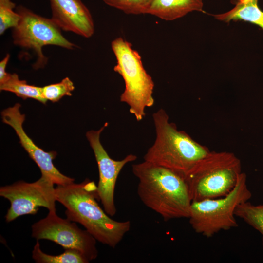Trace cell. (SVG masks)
<instances>
[{
    "mask_svg": "<svg viewBox=\"0 0 263 263\" xmlns=\"http://www.w3.org/2000/svg\"><path fill=\"white\" fill-rule=\"evenodd\" d=\"M56 201L66 208L67 218L82 225L96 240L114 248L130 231V221L112 219L97 202V186L86 179L81 183L57 185Z\"/></svg>",
    "mask_w": 263,
    "mask_h": 263,
    "instance_id": "6da1fadb",
    "label": "cell"
},
{
    "mask_svg": "<svg viewBox=\"0 0 263 263\" xmlns=\"http://www.w3.org/2000/svg\"><path fill=\"white\" fill-rule=\"evenodd\" d=\"M142 202L165 221L188 218L192 201L184 178L172 170L144 161L133 164Z\"/></svg>",
    "mask_w": 263,
    "mask_h": 263,
    "instance_id": "7a4b0ae2",
    "label": "cell"
},
{
    "mask_svg": "<svg viewBox=\"0 0 263 263\" xmlns=\"http://www.w3.org/2000/svg\"><path fill=\"white\" fill-rule=\"evenodd\" d=\"M156 138L144 160L168 169L185 179L195 165L209 152L188 133L169 121L163 109L152 114Z\"/></svg>",
    "mask_w": 263,
    "mask_h": 263,
    "instance_id": "3957f363",
    "label": "cell"
},
{
    "mask_svg": "<svg viewBox=\"0 0 263 263\" xmlns=\"http://www.w3.org/2000/svg\"><path fill=\"white\" fill-rule=\"evenodd\" d=\"M242 172L241 162L233 153L209 151L185 178L192 202L226 195Z\"/></svg>",
    "mask_w": 263,
    "mask_h": 263,
    "instance_id": "277c9868",
    "label": "cell"
},
{
    "mask_svg": "<svg viewBox=\"0 0 263 263\" xmlns=\"http://www.w3.org/2000/svg\"><path fill=\"white\" fill-rule=\"evenodd\" d=\"M111 48L116 59L113 70L125 83L120 101L127 104L130 113L140 121L146 115L145 108L154 103V83L144 68L140 55L131 43L118 37L112 41Z\"/></svg>",
    "mask_w": 263,
    "mask_h": 263,
    "instance_id": "5b68a950",
    "label": "cell"
},
{
    "mask_svg": "<svg viewBox=\"0 0 263 263\" xmlns=\"http://www.w3.org/2000/svg\"><path fill=\"white\" fill-rule=\"evenodd\" d=\"M251 197L246 174L242 172L235 186L226 195L192 202L189 223L196 233L207 238H211L221 231L236 228L238 226L235 215L236 208Z\"/></svg>",
    "mask_w": 263,
    "mask_h": 263,
    "instance_id": "8992f818",
    "label": "cell"
},
{
    "mask_svg": "<svg viewBox=\"0 0 263 263\" xmlns=\"http://www.w3.org/2000/svg\"><path fill=\"white\" fill-rule=\"evenodd\" d=\"M16 11L20 19L13 28V43L35 53L37 60L33 66L34 69L43 68L47 63L48 58L42 52L44 46L55 45L70 50L76 48L62 35L61 29L51 18L39 16L22 5L18 6Z\"/></svg>",
    "mask_w": 263,
    "mask_h": 263,
    "instance_id": "52a82bcc",
    "label": "cell"
},
{
    "mask_svg": "<svg viewBox=\"0 0 263 263\" xmlns=\"http://www.w3.org/2000/svg\"><path fill=\"white\" fill-rule=\"evenodd\" d=\"M54 185L49 178L41 175L34 182L19 181L1 187L0 196L10 203L5 215L6 222H11L24 215H35L40 207H45L49 211H56Z\"/></svg>",
    "mask_w": 263,
    "mask_h": 263,
    "instance_id": "ba28073f",
    "label": "cell"
},
{
    "mask_svg": "<svg viewBox=\"0 0 263 263\" xmlns=\"http://www.w3.org/2000/svg\"><path fill=\"white\" fill-rule=\"evenodd\" d=\"M32 236L38 241H51L65 249L77 250L89 261L98 256L96 240L75 222L59 217L56 211H49L46 217L32 225Z\"/></svg>",
    "mask_w": 263,
    "mask_h": 263,
    "instance_id": "9c48e42d",
    "label": "cell"
},
{
    "mask_svg": "<svg viewBox=\"0 0 263 263\" xmlns=\"http://www.w3.org/2000/svg\"><path fill=\"white\" fill-rule=\"evenodd\" d=\"M108 125L106 122L100 129L87 132L86 136L93 150L99 171V181L97 186V194L104 211L110 216L116 213L114 202V190L118 176L124 167L128 163L137 159V156L130 154L121 160L111 158L100 140V134Z\"/></svg>",
    "mask_w": 263,
    "mask_h": 263,
    "instance_id": "30bf717a",
    "label": "cell"
},
{
    "mask_svg": "<svg viewBox=\"0 0 263 263\" xmlns=\"http://www.w3.org/2000/svg\"><path fill=\"white\" fill-rule=\"evenodd\" d=\"M21 105L16 103L13 107L3 110L2 122L10 126L15 131L20 143L30 157L39 168L41 175L49 178L57 185H65L74 182V178L62 174L54 166L53 160L57 155L55 151L46 152L37 146L27 135L23 128L25 116L20 112Z\"/></svg>",
    "mask_w": 263,
    "mask_h": 263,
    "instance_id": "8fae6325",
    "label": "cell"
},
{
    "mask_svg": "<svg viewBox=\"0 0 263 263\" xmlns=\"http://www.w3.org/2000/svg\"><path fill=\"white\" fill-rule=\"evenodd\" d=\"M51 19L62 30L89 38L94 32L92 15L81 0H49Z\"/></svg>",
    "mask_w": 263,
    "mask_h": 263,
    "instance_id": "7c38bea8",
    "label": "cell"
},
{
    "mask_svg": "<svg viewBox=\"0 0 263 263\" xmlns=\"http://www.w3.org/2000/svg\"><path fill=\"white\" fill-rule=\"evenodd\" d=\"M203 0H154L147 14L171 21L193 11L202 12Z\"/></svg>",
    "mask_w": 263,
    "mask_h": 263,
    "instance_id": "4fadbf2b",
    "label": "cell"
},
{
    "mask_svg": "<svg viewBox=\"0 0 263 263\" xmlns=\"http://www.w3.org/2000/svg\"><path fill=\"white\" fill-rule=\"evenodd\" d=\"M259 0H233L235 6L230 10L212 16L217 19L229 22L242 20L254 24L263 30V11L258 5Z\"/></svg>",
    "mask_w": 263,
    "mask_h": 263,
    "instance_id": "5bb4252c",
    "label": "cell"
},
{
    "mask_svg": "<svg viewBox=\"0 0 263 263\" xmlns=\"http://www.w3.org/2000/svg\"><path fill=\"white\" fill-rule=\"evenodd\" d=\"M0 90L13 93L23 99L32 98L43 104L47 101L42 96L41 87L28 84L26 81L19 79L15 73H8L0 82Z\"/></svg>",
    "mask_w": 263,
    "mask_h": 263,
    "instance_id": "9a60e30c",
    "label": "cell"
},
{
    "mask_svg": "<svg viewBox=\"0 0 263 263\" xmlns=\"http://www.w3.org/2000/svg\"><path fill=\"white\" fill-rule=\"evenodd\" d=\"M32 258L37 263H88L89 261L78 250L66 249L57 255L44 253L37 240L32 251Z\"/></svg>",
    "mask_w": 263,
    "mask_h": 263,
    "instance_id": "2e32d148",
    "label": "cell"
},
{
    "mask_svg": "<svg viewBox=\"0 0 263 263\" xmlns=\"http://www.w3.org/2000/svg\"><path fill=\"white\" fill-rule=\"evenodd\" d=\"M235 215L260 233L263 248V204L254 205L249 201L243 202L236 207Z\"/></svg>",
    "mask_w": 263,
    "mask_h": 263,
    "instance_id": "e0dca14e",
    "label": "cell"
},
{
    "mask_svg": "<svg viewBox=\"0 0 263 263\" xmlns=\"http://www.w3.org/2000/svg\"><path fill=\"white\" fill-rule=\"evenodd\" d=\"M74 89L73 82L68 77H66L60 82L41 87V93L43 98L46 101L56 102L64 96H72L71 92Z\"/></svg>",
    "mask_w": 263,
    "mask_h": 263,
    "instance_id": "ac0fdd59",
    "label": "cell"
},
{
    "mask_svg": "<svg viewBox=\"0 0 263 263\" xmlns=\"http://www.w3.org/2000/svg\"><path fill=\"white\" fill-rule=\"evenodd\" d=\"M109 6L127 14H147L154 0H102Z\"/></svg>",
    "mask_w": 263,
    "mask_h": 263,
    "instance_id": "d6986e66",
    "label": "cell"
},
{
    "mask_svg": "<svg viewBox=\"0 0 263 263\" xmlns=\"http://www.w3.org/2000/svg\"><path fill=\"white\" fill-rule=\"evenodd\" d=\"M16 4L11 0H0V35L9 28H14L18 24L20 16L13 9Z\"/></svg>",
    "mask_w": 263,
    "mask_h": 263,
    "instance_id": "ffe728a7",
    "label": "cell"
},
{
    "mask_svg": "<svg viewBox=\"0 0 263 263\" xmlns=\"http://www.w3.org/2000/svg\"><path fill=\"white\" fill-rule=\"evenodd\" d=\"M10 57V55L7 54L4 58L0 62V82H2L8 74L6 71V68Z\"/></svg>",
    "mask_w": 263,
    "mask_h": 263,
    "instance_id": "44dd1931",
    "label": "cell"
},
{
    "mask_svg": "<svg viewBox=\"0 0 263 263\" xmlns=\"http://www.w3.org/2000/svg\"><path fill=\"white\" fill-rule=\"evenodd\" d=\"M262 188H263V185H262Z\"/></svg>",
    "mask_w": 263,
    "mask_h": 263,
    "instance_id": "7402d4cb",
    "label": "cell"
}]
</instances>
